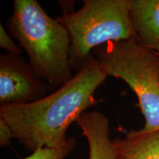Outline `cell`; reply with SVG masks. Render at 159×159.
Here are the masks:
<instances>
[{
	"label": "cell",
	"mask_w": 159,
	"mask_h": 159,
	"mask_svg": "<svg viewBox=\"0 0 159 159\" xmlns=\"http://www.w3.org/2000/svg\"><path fill=\"white\" fill-rule=\"evenodd\" d=\"M13 138L14 137L9 125L3 119H0V145L2 147L8 146Z\"/></svg>",
	"instance_id": "8fae6325"
},
{
	"label": "cell",
	"mask_w": 159,
	"mask_h": 159,
	"mask_svg": "<svg viewBox=\"0 0 159 159\" xmlns=\"http://www.w3.org/2000/svg\"><path fill=\"white\" fill-rule=\"evenodd\" d=\"M75 122L87 139L89 159H118L110 137L109 120L105 115L97 111L84 112Z\"/></svg>",
	"instance_id": "8992f818"
},
{
	"label": "cell",
	"mask_w": 159,
	"mask_h": 159,
	"mask_svg": "<svg viewBox=\"0 0 159 159\" xmlns=\"http://www.w3.org/2000/svg\"><path fill=\"white\" fill-rule=\"evenodd\" d=\"M130 20L139 43L152 49L159 45V0H130Z\"/></svg>",
	"instance_id": "52a82bcc"
},
{
	"label": "cell",
	"mask_w": 159,
	"mask_h": 159,
	"mask_svg": "<svg viewBox=\"0 0 159 159\" xmlns=\"http://www.w3.org/2000/svg\"><path fill=\"white\" fill-rule=\"evenodd\" d=\"M92 54L108 76L125 81L136 94L145 119L143 132L159 130V55L136 39L99 46Z\"/></svg>",
	"instance_id": "3957f363"
},
{
	"label": "cell",
	"mask_w": 159,
	"mask_h": 159,
	"mask_svg": "<svg viewBox=\"0 0 159 159\" xmlns=\"http://www.w3.org/2000/svg\"><path fill=\"white\" fill-rule=\"evenodd\" d=\"M51 90L19 55L0 56V106L25 105L43 98Z\"/></svg>",
	"instance_id": "5b68a950"
},
{
	"label": "cell",
	"mask_w": 159,
	"mask_h": 159,
	"mask_svg": "<svg viewBox=\"0 0 159 159\" xmlns=\"http://www.w3.org/2000/svg\"><path fill=\"white\" fill-rule=\"evenodd\" d=\"M130 7V0H85L79 11L57 18L70 36L71 70L78 71L99 46L136 39Z\"/></svg>",
	"instance_id": "277c9868"
},
{
	"label": "cell",
	"mask_w": 159,
	"mask_h": 159,
	"mask_svg": "<svg viewBox=\"0 0 159 159\" xmlns=\"http://www.w3.org/2000/svg\"><path fill=\"white\" fill-rule=\"evenodd\" d=\"M108 75L93 54L69 82L50 94L25 105L0 106V119L27 150L55 148L66 142V130L89 107Z\"/></svg>",
	"instance_id": "6da1fadb"
},
{
	"label": "cell",
	"mask_w": 159,
	"mask_h": 159,
	"mask_svg": "<svg viewBox=\"0 0 159 159\" xmlns=\"http://www.w3.org/2000/svg\"><path fill=\"white\" fill-rule=\"evenodd\" d=\"M7 27L28 55L35 74L51 90H56L72 78L68 31L49 16L36 0H15Z\"/></svg>",
	"instance_id": "7a4b0ae2"
},
{
	"label": "cell",
	"mask_w": 159,
	"mask_h": 159,
	"mask_svg": "<svg viewBox=\"0 0 159 159\" xmlns=\"http://www.w3.org/2000/svg\"><path fill=\"white\" fill-rule=\"evenodd\" d=\"M0 47L8 52V54L21 55L22 53L21 47L12 40L6 30L0 25Z\"/></svg>",
	"instance_id": "30bf717a"
},
{
	"label": "cell",
	"mask_w": 159,
	"mask_h": 159,
	"mask_svg": "<svg viewBox=\"0 0 159 159\" xmlns=\"http://www.w3.org/2000/svg\"><path fill=\"white\" fill-rule=\"evenodd\" d=\"M113 144L118 159H159V130H132Z\"/></svg>",
	"instance_id": "ba28073f"
},
{
	"label": "cell",
	"mask_w": 159,
	"mask_h": 159,
	"mask_svg": "<svg viewBox=\"0 0 159 159\" xmlns=\"http://www.w3.org/2000/svg\"><path fill=\"white\" fill-rule=\"evenodd\" d=\"M153 49H154V50L156 51V52L158 53V54L159 55V45H158V46H157V47H156V48H154Z\"/></svg>",
	"instance_id": "7c38bea8"
},
{
	"label": "cell",
	"mask_w": 159,
	"mask_h": 159,
	"mask_svg": "<svg viewBox=\"0 0 159 159\" xmlns=\"http://www.w3.org/2000/svg\"><path fill=\"white\" fill-rule=\"evenodd\" d=\"M76 146L75 138H69L62 146L55 148H43L33 152L30 156L23 159H65Z\"/></svg>",
	"instance_id": "9c48e42d"
}]
</instances>
